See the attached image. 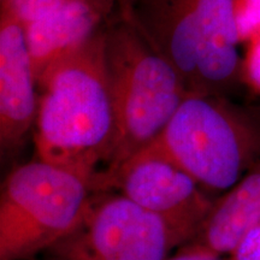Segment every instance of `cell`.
Listing matches in <instances>:
<instances>
[{
    "label": "cell",
    "mask_w": 260,
    "mask_h": 260,
    "mask_svg": "<svg viewBox=\"0 0 260 260\" xmlns=\"http://www.w3.org/2000/svg\"><path fill=\"white\" fill-rule=\"evenodd\" d=\"M105 27L48 65L37 80L38 159L76 172L93 190L111 157L116 135Z\"/></svg>",
    "instance_id": "obj_1"
},
{
    "label": "cell",
    "mask_w": 260,
    "mask_h": 260,
    "mask_svg": "<svg viewBox=\"0 0 260 260\" xmlns=\"http://www.w3.org/2000/svg\"><path fill=\"white\" fill-rule=\"evenodd\" d=\"M139 153L170 160L205 189L223 194L260 160V113L218 94L190 93Z\"/></svg>",
    "instance_id": "obj_4"
},
{
    "label": "cell",
    "mask_w": 260,
    "mask_h": 260,
    "mask_svg": "<svg viewBox=\"0 0 260 260\" xmlns=\"http://www.w3.org/2000/svg\"><path fill=\"white\" fill-rule=\"evenodd\" d=\"M117 6L176 68L190 93L235 79L241 39L234 0H118Z\"/></svg>",
    "instance_id": "obj_3"
},
{
    "label": "cell",
    "mask_w": 260,
    "mask_h": 260,
    "mask_svg": "<svg viewBox=\"0 0 260 260\" xmlns=\"http://www.w3.org/2000/svg\"><path fill=\"white\" fill-rule=\"evenodd\" d=\"M188 243L182 234L116 190L94 191L69 235L46 260H165Z\"/></svg>",
    "instance_id": "obj_6"
},
{
    "label": "cell",
    "mask_w": 260,
    "mask_h": 260,
    "mask_svg": "<svg viewBox=\"0 0 260 260\" xmlns=\"http://www.w3.org/2000/svg\"><path fill=\"white\" fill-rule=\"evenodd\" d=\"M23 24L2 8L0 19V145L14 153L37 122L39 93Z\"/></svg>",
    "instance_id": "obj_8"
},
{
    "label": "cell",
    "mask_w": 260,
    "mask_h": 260,
    "mask_svg": "<svg viewBox=\"0 0 260 260\" xmlns=\"http://www.w3.org/2000/svg\"><path fill=\"white\" fill-rule=\"evenodd\" d=\"M0 2H2V4H3V3H4V2H6V0H0Z\"/></svg>",
    "instance_id": "obj_16"
},
{
    "label": "cell",
    "mask_w": 260,
    "mask_h": 260,
    "mask_svg": "<svg viewBox=\"0 0 260 260\" xmlns=\"http://www.w3.org/2000/svg\"><path fill=\"white\" fill-rule=\"evenodd\" d=\"M241 41H248L260 32V0H234Z\"/></svg>",
    "instance_id": "obj_12"
},
{
    "label": "cell",
    "mask_w": 260,
    "mask_h": 260,
    "mask_svg": "<svg viewBox=\"0 0 260 260\" xmlns=\"http://www.w3.org/2000/svg\"><path fill=\"white\" fill-rule=\"evenodd\" d=\"M118 0H69L23 25L35 80L109 22Z\"/></svg>",
    "instance_id": "obj_9"
},
{
    "label": "cell",
    "mask_w": 260,
    "mask_h": 260,
    "mask_svg": "<svg viewBox=\"0 0 260 260\" xmlns=\"http://www.w3.org/2000/svg\"><path fill=\"white\" fill-rule=\"evenodd\" d=\"M260 223V160L217 198L191 243L228 256Z\"/></svg>",
    "instance_id": "obj_10"
},
{
    "label": "cell",
    "mask_w": 260,
    "mask_h": 260,
    "mask_svg": "<svg viewBox=\"0 0 260 260\" xmlns=\"http://www.w3.org/2000/svg\"><path fill=\"white\" fill-rule=\"evenodd\" d=\"M142 210L170 224L190 242L203 226L217 198L183 169L167 159L138 153L106 182Z\"/></svg>",
    "instance_id": "obj_7"
},
{
    "label": "cell",
    "mask_w": 260,
    "mask_h": 260,
    "mask_svg": "<svg viewBox=\"0 0 260 260\" xmlns=\"http://www.w3.org/2000/svg\"><path fill=\"white\" fill-rule=\"evenodd\" d=\"M247 42L248 48L243 60V76L247 84L260 94V32Z\"/></svg>",
    "instance_id": "obj_13"
},
{
    "label": "cell",
    "mask_w": 260,
    "mask_h": 260,
    "mask_svg": "<svg viewBox=\"0 0 260 260\" xmlns=\"http://www.w3.org/2000/svg\"><path fill=\"white\" fill-rule=\"evenodd\" d=\"M105 60L115 109L116 135L95 191L151 144L190 94L176 68L118 15L105 27Z\"/></svg>",
    "instance_id": "obj_2"
},
{
    "label": "cell",
    "mask_w": 260,
    "mask_h": 260,
    "mask_svg": "<svg viewBox=\"0 0 260 260\" xmlns=\"http://www.w3.org/2000/svg\"><path fill=\"white\" fill-rule=\"evenodd\" d=\"M69 0H6L2 8L10 10L25 25L42 17Z\"/></svg>",
    "instance_id": "obj_11"
},
{
    "label": "cell",
    "mask_w": 260,
    "mask_h": 260,
    "mask_svg": "<svg viewBox=\"0 0 260 260\" xmlns=\"http://www.w3.org/2000/svg\"><path fill=\"white\" fill-rule=\"evenodd\" d=\"M93 187L76 172L38 159L15 168L0 194V260H34L73 232Z\"/></svg>",
    "instance_id": "obj_5"
},
{
    "label": "cell",
    "mask_w": 260,
    "mask_h": 260,
    "mask_svg": "<svg viewBox=\"0 0 260 260\" xmlns=\"http://www.w3.org/2000/svg\"><path fill=\"white\" fill-rule=\"evenodd\" d=\"M165 260H226V256L220 255L204 246L188 242L181 246L174 255H169Z\"/></svg>",
    "instance_id": "obj_15"
},
{
    "label": "cell",
    "mask_w": 260,
    "mask_h": 260,
    "mask_svg": "<svg viewBox=\"0 0 260 260\" xmlns=\"http://www.w3.org/2000/svg\"><path fill=\"white\" fill-rule=\"evenodd\" d=\"M226 260H260V223L243 237Z\"/></svg>",
    "instance_id": "obj_14"
}]
</instances>
